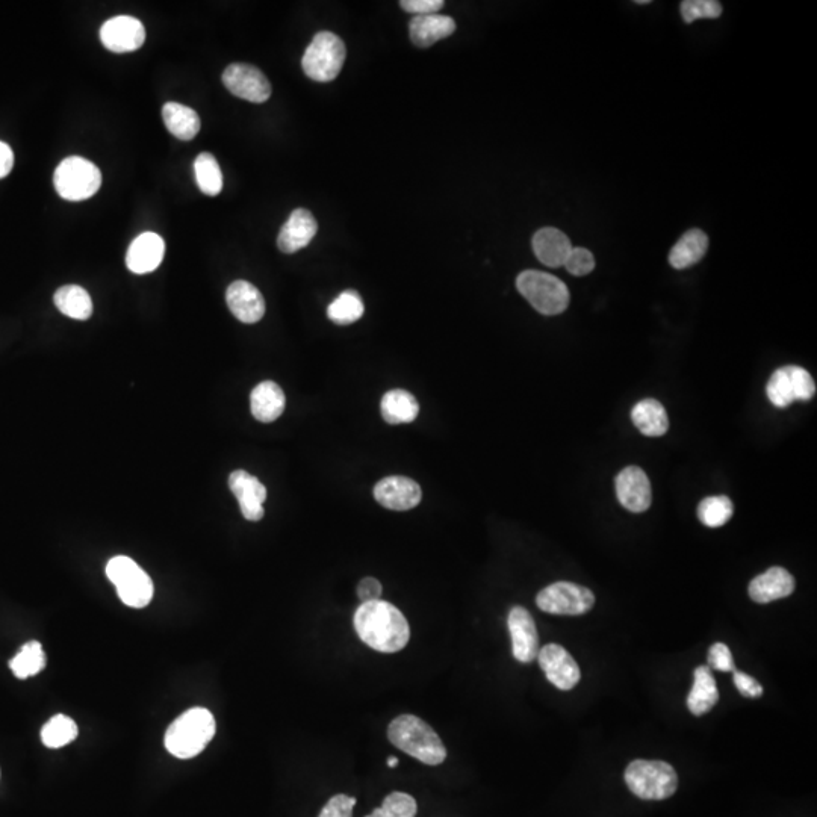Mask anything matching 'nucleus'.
Here are the masks:
<instances>
[{"label":"nucleus","mask_w":817,"mask_h":817,"mask_svg":"<svg viewBox=\"0 0 817 817\" xmlns=\"http://www.w3.org/2000/svg\"><path fill=\"white\" fill-rule=\"evenodd\" d=\"M709 668L721 672H733L734 669H736L733 654H731L730 648H728L727 645L718 642V644L710 647Z\"/></svg>","instance_id":"obj_40"},{"label":"nucleus","mask_w":817,"mask_h":817,"mask_svg":"<svg viewBox=\"0 0 817 817\" xmlns=\"http://www.w3.org/2000/svg\"><path fill=\"white\" fill-rule=\"evenodd\" d=\"M563 267L572 276H588L589 273L595 270V258L585 247H575V249L572 247Z\"/></svg>","instance_id":"obj_38"},{"label":"nucleus","mask_w":817,"mask_h":817,"mask_svg":"<svg viewBox=\"0 0 817 817\" xmlns=\"http://www.w3.org/2000/svg\"><path fill=\"white\" fill-rule=\"evenodd\" d=\"M380 409H382L383 420L388 424L412 423L420 414V404L415 400L414 395L403 389L386 392L383 395Z\"/></svg>","instance_id":"obj_29"},{"label":"nucleus","mask_w":817,"mask_h":817,"mask_svg":"<svg viewBox=\"0 0 817 817\" xmlns=\"http://www.w3.org/2000/svg\"><path fill=\"white\" fill-rule=\"evenodd\" d=\"M353 624L359 639L379 653H398L411 639L406 616L388 601L362 603L356 610Z\"/></svg>","instance_id":"obj_1"},{"label":"nucleus","mask_w":817,"mask_h":817,"mask_svg":"<svg viewBox=\"0 0 817 817\" xmlns=\"http://www.w3.org/2000/svg\"><path fill=\"white\" fill-rule=\"evenodd\" d=\"M719 692L709 666H698L693 674V686L687 696V707L695 716L709 713L718 704Z\"/></svg>","instance_id":"obj_24"},{"label":"nucleus","mask_w":817,"mask_h":817,"mask_svg":"<svg viewBox=\"0 0 817 817\" xmlns=\"http://www.w3.org/2000/svg\"><path fill=\"white\" fill-rule=\"evenodd\" d=\"M223 84L233 96L252 103L270 99L271 85L267 76L250 64H230L223 73Z\"/></svg>","instance_id":"obj_11"},{"label":"nucleus","mask_w":817,"mask_h":817,"mask_svg":"<svg viewBox=\"0 0 817 817\" xmlns=\"http://www.w3.org/2000/svg\"><path fill=\"white\" fill-rule=\"evenodd\" d=\"M734 513L733 501L725 495L704 498L698 506V518L706 527L719 529L730 521Z\"/></svg>","instance_id":"obj_35"},{"label":"nucleus","mask_w":817,"mask_h":817,"mask_svg":"<svg viewBox=\"0 0 817 817\" xmlns=\"http://www.w3.org/2000/svg\"><path fill=\"white\" fill-rule=\"evenodd\" d=\"M536 604L542 612L550 615L578 616L594 607L595 595L585 586L575 585L571 581H557L539 592Z\"/></svg>","instance_id":"obj_9"},{"label":"nucleus","mask_w":817,"mask_h":817,"mask_svg":"<svg viewBox=\"0 0 817 817\" xmlns=\"http://www.w3.org/2000/svg\"><path fill=\"white\" fill-rule=\"evenodd\" d=\"M196 181L206 196H218L223 190V173L217 159L211 153H200L194 162Z\"/></svg>","instance_id":"obj_32"},{"label":"nucleus","mask_w":817,"mask_h":817,"mask_svg":"<svg viewBox=\"0 0 817 817\" xmlns=\"http://www.w3.org/2000/svg\"><path fill=\"white\" fill-rule=\"evenodd\" d=\"M78 737V725L66 715H56L41 730V740L47 748L58 749Z\"/></svg>","instance_id":"obj_34"},{"label":"nucleus","mask_w":817,"mask_h":817,"mask_svg":"<svg viewBox=\"0 0 817 817\" xmlns=\"http://www.w3.org/2000/svg\"><path fill=\"white\" fill-rule=\"evenodd\" d=\"M769 401L775 407H789L795 401H808L816 394V383L807 370L795 365L780 368L766 386Z\"/></svg>","instance_id":"obj_10"},{"label":"nucleus","mask_w":817,"mask_h":817,"mask_svg":"<svg viewBox=\"0 0 817 817\" xmlns=\"http://www.w3.org/2000/svg\"><path fill=\"white\" fill-rule=\"evenodd\" d=\"M318 232V223L308 209H296L283 224L277 238L280 252L291 253L305 249Z\"/></svg>","instance_id":"obj_20"},{"label":"nucleus","mask_w":817,"mask_h":817,"mask_svg":"<svg viewBox=\"0 0 817 817\" xmlns=\"http://www.w3.org/2000/svg\"><path fill=\"white\" fill-rule=\"evenodd\" d=\"M400 5L404 11L415 14L417 17L438 14V11L444 7V2L442 0H403Z\"/></svg>","instance_id":"obj_41"},{"label":"nucleus","mask_w":817,"mask_h":817,"mask_svg":"<svg viewBox=\"0 0 817 817\" xmlns=\"http://www.w3.org/2000/svg\"><path fill=\"white\" fill-rule=\"evenodd\" d=\"M53 303L61 314L73 320L85 321L93 315V300L82 286H61L53 296Z\"/></svg>","instance_id":"obj_30"},{"label":"nucleus","mask_w":817,"mask_h":817,"mask_svg":"<svg viewBox=\"0 0 817 817\" xmlns=\"http://www.w3.org/2000/svg\"><path fill=\"white\" fill-rule=\"evenodd\" d=\"M229 488L240 503L241 512L247 521H261L264 518V503L267 488L261 480L244 470L233 471L229 477Z\"/></svg>","instance_id":"obj_17"},{"label":"nucleus","mask_w":817,"mask_h":817,"mask_svg":"<svg viewBox=\"0 0 817 817\" xmlns=\"http://www.w3.org/2000/svg\"><path fill=\"white\" fill-rule=\"evenodd\" d=\"M616 497L619 503L633 513H642L650 509L653 501L651 483L639 466H627L616 477Z\"/></svg>","instance_id":"obj_13"},{"label":"nucleus","mask_w":817,"mask_h":817,"mask_svg":"<svg viewBox=\"0 0 817 817\" xmlns=\"http://www.w3.org/2000/svg\"><path fill=\"white\" fill-rule=\"evenodd\" d=\"M345 53L344 41L338 35L329 31L318 32L303 55V72L312 81H333L344 66Z\"/></svg>","instance_id":"obj_8"},{"label":"nucleus","mask_w":817,"mask_h":817,"mask_svg":"<svg viewBox=\"0 0 817 817\" xmlns=\"http://www.w3.org/2000/svg\"><path fill=\"white\" fill-rule=\"evenodd\" d=\"M628 789L645 801H662L674 795L678 775L669 763L660 760H634L625 769Z\"/></svg>","instance_id":"obj_5"},{"label":"nucleus","mask_w":817,"mask_h":817,"mask_svg":"<svg viewBox=\"0 0 817 817\" xmlns=\"http://www.w3.org/2000/svg\"><path fill=\"white\" fill-rule=\"evenodd\" d=\"M507 627L512 637L513 657L521 663H532L538 659V630L529 610L521 606L513 607L507 616Z\"/></svg>","instance_id":"obj_12"},{"label":"nucleus","mask_w":817,"mask_h":817,"mask_svg":"<svg viewBox=\"0 0 817 817\" xmlns=\"http://www.w3.org/2000/svg\"><path fill=\"white\" fill-rule=\"evenodd\" d=\"M631 420L642 435L651 436V438L663 436L669 429L665 407L654 398L639 401L631 411Z\"/></svg>","instance_id":"obj_27"},{"label":"nucleus","mask_w":817,"mask_h":817,"mask_svg":"<svg viewBox=\"0 0 817 817\" xmlns=\"http://www.w3.org/2000/svg\"><path fill=\"white\" fill-rule=\"evenodd\" d=\"M365 306L362 297L353 289L339 294L327 309V317L335 324L347 326L356 323L364 317Z\"/></svg>","instance_id":"obj_31"},{"label":"nucleus","mask_w":817,"mask_h":817,"mask_svg":"<svg viewBox=\"0 0 817 817\" xmlns=\"http://www.w3.org/2000/svg\"><path fill=\"white\" fill-rule=\"evenodd\" d=\"M454 31H456V22L451 17L441 16V14L414 17L409 25L411 40L418 47L433 46L439 40L450 37Z\"/></svg>","instance_id":"obj_25"},{"label":"nucleus","mask_w":817,"mask_h":817,"mask_svg":"<svg viewBox=\"0 0 817 817\" xmlns=\"http://www.w3.org/2000/svg\"><path fill=\"white\" fill-rule=\"evenodd\" d=\"M516 288L539 314L548 315V317L562 314L568 309L569 302H571L569 289L565 282L544 271H522L516 277Z\"/></svg>","instance_id":"obj_4"},{"label":"nucleus","mask_w":817,"mask_h":817,"mask_svg":"<svg viewBox=\"0 0 817 817\" xmlns=\"http://www.w3.org/2000/svg\"><path fill=\"white\" fill-rule=\"evenodd\" d=\"M734 684L736 689L746 698H758L763 695V686L751 675L745 672L734 671Z\"/></svg>","instance_id":"obj_42"},{"label":"nucleus","mask_w":817,"mask_h":817,"mask_svg":"<svg viewBox=\"0 0 817 817\" xmlns=\"http://www.w3.org/2000/svg\"><path fill=\"white\" fill-rule=\"evenodd\" d=\"M165 255V243L153 232L141 233L132 241L126 255V265L135 274H147L161 265Z\"/></svg>","instance_id":"obj_21"},{"label":"nucleus","mask_w":817,"mask_h":817,"mask_svg":"<svg viewBox=\"0 0 817 817\" xmlns=\"http://www.w3.org/2000/svg\"><path fill=\"white\" fill-rule=\"evenodd\" d=\"M286 398L277 383L262 382L250 395V407L256 420L261 423H273L285 411Z\"/></svg>","instance_id":"obj_23"},{"label":"nucleus","mask_w":817,"mask_h":817,"mask_svg":"<svg viewBox=\"0 0 817 817\" xmlns=\"http://www.w3.org/2000/svg\"><path fill=\"white\" fill-rule=\"evenodd\" d=\"M44 666H46V654L37 640H31L28 644L23 645L22 650L10 662L11 671L20 680L34 677L38 672L43 671Z\"/></svg>","instance_id":"obj_33"},{"label":"nucleus","mask_w":817,"mask_h":817,"mask_svg":"<svg viewBox=\"0 0 817 817\" xmlns=\"http://www.w3.org/2000/svg\"><path fill=\"white\" fill-rule=\"evenodd\" d=\"M382 592L383 588L382 585H380V581L374 577H365L358 585V597L362 603L380 600Z\"/></svg>","instance_id":"obj_43"},{"label":"nucleus","mask_w":817,"mask_h":817,"mask_svg":"<svg viewBox=\"0 0 817 817\" xmlns=\"http://www.w3.org/2000/svg\"><path fill=\"white\" fill-rule=\"evenodd\" d=\"M374 498L380 506L389 510H411L420 504L423 498L420 485L407 477H386L380 480L374 488Z\"/></svg>","instance_id":"obj_16"},{"label":"nucleus","mask_w":817,"mask_h":817,"mask_svg":"<svg viewBox=\"0 0 817 817\" xmlns=\"http://www.w3.org/2000/svg\"><path fill=\"white\" fill-rule=\"evenodd\" d=\"M100 40L106 49L115 53L134 52L146 40V29L135 17H112L100 29Z\"/></svg>","instance_id":"obj_15"},{"label":"nucleus","mask_w":817,"mask_h":817,"mask_svg":"<svg viewBox=\"0 0 817 817\" xmlns=\"http://www.w3.org/2000/svg\"><path fill=\"white\" fill-rule=\"evenodd\" d=\"M106 575L119 592L120 600L132 609H144L153 600L152 578L128 556H115L106 565Z\"/></svg>","instance_id":"obj_6"},{"label":"nucleus","mask_w":817,"mask_h":817,"mask_svg":"<svg viewBox=\"0 0 817 817\" xmlns=\"http://www.w3.org/2000/svg\"><path fill=\"white\" fill-rule=\"evenodd\" d=\"M14 165V153L11 150V147L8 144L2 143L0 141V179H4L5 176L10 174V171L13 170Z\"/></svg>","instance_id":"obj_44"},{"label":"nucleus","mask_w":817,"mask_h":817,"mask_svg":"<svg viewBox=\"0 0 817 817\" xmlns=\"http://www.w3.org/2000/svg\"><path fill=\"white\" fill-rule=\"evenodd\" d=\"M721 14L722 5L718 0H684L681 2V16L686 23H692L698 19H718Z\"/></svg>","instance_id":"obj_37"},{"label":"nucleus","mask_w":817,"mask_h":817,"mask_svg":"<svg viewBox=\"0 0 817 817\" xmlns=\"http://www.w3.org/2000/svg\"><path fill=\"white\" fill-rule=\"evenodd\" d=\"M53 184L63 199L81 202L90 199L102 185L99 168L81 156L64 159L53 174Z\"/></svg>","instance_id":"obj_7"},{"label":"nucleus","mask_w":817,"mask_h":817,"mask_svg":"<svg viewBox=\"0 0 817 817\" xmlns=\"http://www.w3.org/2000/svg\"><path fill=\"white\" fill-rule=\"evenodd\" d=\"M215 731L217 725L214 715L209 710L196 707L179 716L168 727L165 748L171 755L182 760L196 757L214 739Z\"/></svg>","instance_id":"obj_3"},{"label":"nucleus","mask_w":817,"mask_h":817,"mask_svg":"<svg viewBox=\"0 0 817 817\" xmlns=\"http://www.w3.org/2000/svg\"><path fill=\"white\" fill-rule=\"evenodd\" d=\"M709 249V237L701 229H690L684 233L669 253V264L675 270H686L698 264Z\"/></svg>","instance_id":"obj_26"},{"label":"nucleus","mask_w":817,"mask_h":817,"mask_svg":"<svg viewBox=\"0 0 817 817\" xmlns=\"http://www.w3.org/2000/svg\"><path fill=\"white\" fill-rule=\"evenodd\" d=\"M539 665L553 686L560 690H571L580 681V668L574 657L557 644L545 645L538 654Z\"/></svg>","instance_id":"obj_14"},{"label":"nucleus","mask_w":817,"mask_h":817,"mask_svg":"<svg viewBox=\"0 0 817 817\" xmlns=\"http://www.w3.org/2000/svg\"><path fill=\"white\" fill-rule=\"evenodd\" d=\"M417 811V801L411 795L392 792L383 799L382 807L376 808L367 817H415Z\"/></svg>","instance_id":"obj_36"},{"label":"nucleus","mask_w":817,"mask_h":817,"mask_svg":"<svg viewBox=\"0 0 817 817\" xmlns=\"http://www.w3.org/2000/svg\"><path fill=\"white\" fill-rule=\"evenodd\" d=\"M226 302L233 317L244 324H255L265 315V300L261 291L246 280H237L227 288Z\"/></svg>","instance_id":"obj_18"},{"label":"nucleus","mask_w":817,"mask_h":817,"mask_svg":"<svg viewBox=\"0 0 817 817\" xmlns=\"http://www.w3.org/2000/svg\"><path fill=\"white\" fill-rule=\"evenodd\" d=\"M532 246L536 258L551 268L563 267L572 250L569 238L556 227L539 229L533 237Z\"/></svg>","instance_id":"obj_22"},{"label":"nucleus","mask_w":817,"mask_h":817,"mask_svg":"<svg viewBox=\"0 0 817 817\" xmlns=\"http://www.w3.org/2000/svg\"><path fill=\"white\" fill-rule=\"evenodd\" d=\"M795 591V578L787 569L772 566L765 574L757 575L749 583L748 594L758 604H768L790 597Z\"/></svg>","instance_id":"obj_19"},{"label":"nucleus","mask_w":817,"mask_h":817,"mask_svg":"<svg viewBox=\"0 0 817 817\" xmlns=\"http://www.w3.org/2000/svg\"><path fill=\"white\" fill-rule=\"evenodd\" d=\"M162 120L171 135L182 141H190L200 132L199 114L190 106L168 102L162 108Z\"/></svg>","instance_id":"obj_28"},{"label":"nucleus","mask_w":817,"mask_h":817,"mask_svg":"<svg viewBox=\"0 0 817 817\" xmlns=\"http://www.w3.org/2000/svg\"><path fill=\"white\" fill-rule=\"evenodd\" d=\"M356 798L347 795H336L329 799L318 817H353Z\"/></svg>","instance_id":"obj_39"},{"label":"nucleus","mask_w":817,"mask_h":817,"mask_svg":"<svg viewBox=\"0 0 817 817\" xmlns=\"http://www.w3.org/2000/svg\"><path fill=\"white\" fill-rule=\"evenodd\" d=\"M386 765H388V768H397L398 758L391 755V757H388V762H386Z\"/></svg>","instance_id":"obj_45"},{"label":"nucleus","mask_w":817,"mask_h":817,"mask_svg":"<svg viewBox=\"0 0 817 817\" xmlns=\"http://www.w3.org/2000/svg\"><path fill=\"white\" fill-rule=\"evenodd\" d=\"M388 739L395 748L417 758L424 765L438 766L445 762L447 749L441 737L423 719L401 715L388 727Z\"/></svg>","instance_id":"obj_2"}]
</instances>
